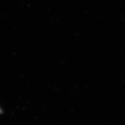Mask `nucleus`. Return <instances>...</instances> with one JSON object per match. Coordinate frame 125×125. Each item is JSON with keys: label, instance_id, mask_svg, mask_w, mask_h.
Masks as SVG:
<instances>
[{"label": "nucleus", "instance_id": "nucleus-1", "mask_svg": "<svg viewBox=\"0 0 125 125\" xmlns=\"http://www.w3.org/2000/svg\"><path fill=\"white\" fill-rule=\"evenodd\" d=\"M2 113V110H1V109H0V114H1Z\"/></svg>", "mask_w": 125, "mask_h": 125}]
</instances>
